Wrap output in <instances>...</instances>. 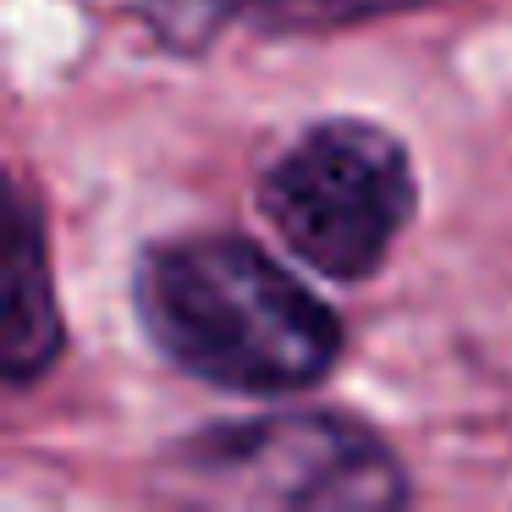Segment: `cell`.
Returning a JSON list of instances; mask_svg holds the SVG:
<instances>
[{
  "label": "cell",
  "instance_id": "obj_1",
  "mask_svg": "<svg viewBox=\"0 0 512 512\" xmlns=\"http://www.w3.org/2000/svg\"><path fill=\"white\" fill-rule=\"evenodd\" d=\"M133 303L149 342L182 369L243 397L320 386L342 358V320L248 237H177L138 265Z\"/></svg>",
  "mask_w": 512,
  "mask_h": 512
},
{
  "label": "cell",
  "instance_id": "obj_2",
  "mask_svg": "<svg viewBox=\"0 0 512 512\" xmlns=\"http://www.w3.org/2000/svg\"><path fill=\"white\" fill-rule=\"evenodd\" d=\"M259 210L309 270L369 281L402 243L419 182L386 127L336 116L298 133L259 177Z\"/></svg>",
  "mask_w": 512,
  "mask_h": 512
},
{
  "label": "cell",
  "instance_id": "obj_3",
  "mask_svg": "<svg viewBox=\"0 0 512 512\" xmlns=\"http://www.w3.org/2000/svg\"><path fill=\"white\" fill-rule=\"evenodd\" d=\"M171 490L221 507H397L408 474L391 446L336 413H270L193 435L166 463Z\"/></svg>",
  "mask_w": 512,
  "mask_h": 512
},
{
  "label": "cell",
  "instance_id": "obj_4",
  "mask_svg": "<svg viewBox=\"0 0 512 512\" xmlns=\"http://www.w3.org/2000/svg\"><path fill=\"white\" fill-rule=\"evenodd\" d=\"M12 309H6V380L17 391L50 375L61 358V309H56V281H50V243L39 204L17 188L12 204V265H6Z\"/></svg>",
  "mask_w": 512,
  "mask_h": 512
},
{
  "label": "cell",
  "instance_id": "obj_5",
  "mask_svg": "<svg viewBox=\"0 0 512 512\" xmlns=\"http://www.w3.org/2000/svg\"><path fill=\"white\" fill-rule=\"evenodd\" d=\"M232 6L270 28H353L375 17L419 12L430 0H232Z\"/></svg>",
  "mask_w": 512,
  "mask_h": 512
}]
</instances>
